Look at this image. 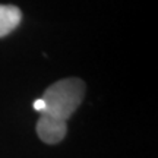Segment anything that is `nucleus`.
<instances>
[{
    "label": "nucleus",
    "instance_id": "obj_4",
    "mask_svg": "<svg viewBox=\"0 0 158 158\" xmlns=\"http://www.w3.org/2000/svg\"><path fill=\"white\" fill-rule=\"evenodd\" d=\"M32 107H34V110H35V111H38L40 114H41L43 111H44V101L41 100V97L35 100L34 104H32Z\"/></svg>",
    "mask_w": 158,
    "mask_h": 158
},
{
    "label": "nucleus",
    "instance_id": "obj_1",
    "mask_svg": "<svg viewBox=\"0 0 158 158\" xmlns=\"http://www.w3.org/2000/svg\"><path fill=\"white\" fill-rule=\"evenodd\" d=\"M85 95V82L79 78L60 79L51 84L41 100L44 101V114L47 117L60 122H68V118L78 110Z\"/></svg>",
    "mask_w": 158,
    "mask_h": 158
},
{
    "label": "nucleus",
    "instance_id": "obj_3",
    "mask_svg": "<svg viewBox=\"0 0 158 158\" xmlns=\"http://www.w3.org/2000/svg\"><path fill=\"white\" fill-rule=\"evenodd\" d=\"M22 21V12L13 5H0V38L13 32Z\"/></svg>",
    "mask_w": 158,
    "mask_h": 158
},
{
    "label": "nucleus",
    "instance_id": "obj_2",
    "mask_svg": "<svg viewBox=\"0 0 158 158\" xmlns=\"http://www.w3.org/2000/svg\"><path fill=\"white\" fill-rule=\"evenodd\" d=\"M37 133L43 142L48 145H56L64 139L68 133V124L66 122H60L56 118L47 117L44 114H40L37 122Z\"/></svg>",
    "mask_w": 158,
    "mask_h": 158
}]
</instances>
